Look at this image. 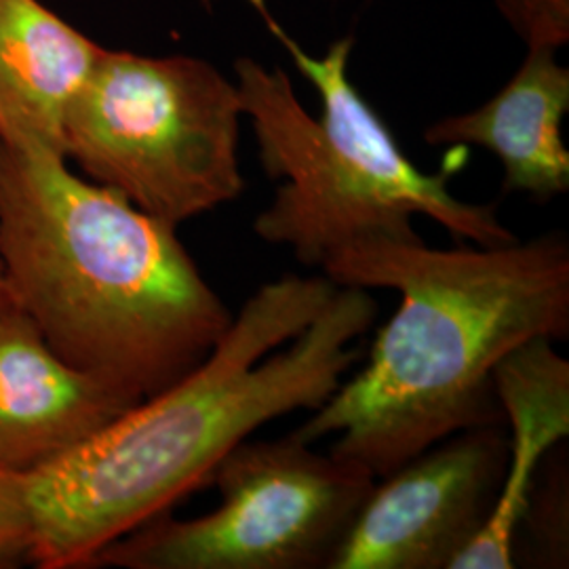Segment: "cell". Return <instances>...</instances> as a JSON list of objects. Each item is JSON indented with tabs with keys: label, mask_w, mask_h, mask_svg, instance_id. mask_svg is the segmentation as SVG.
Instances as JSON below:
<instances>
[{
	"label": "cell",
	"mask_w": 569,
	"mask_h": 569,
	"mask_svg": "<svg viewBox=\"0 0 569 569\" xmlns=\"http://www.w3.org/2000/svg\"><path fill=\"white\" fill-rule=\"evenodd\" d=\"M526 49L559 51L569 42V0H493Z\"/></svg>",
	"instance_id": "obj_12"
},
{
	"label": "cell",
	"mask_w": 569,
	"mask_h": 569,
	"mask_svg": "<svg viewBox=\"0 0 569 569\" xmlns=\"http://www.w3.org/2000/svg\"><path fill=\"white\" fill-rule=\"evenodd\" d=\"M0 260L44 342L140 401L201 366L234 319L176 226L53 150L0 142Z\"/></svg>",
	"instance_id": "obj_3"
},
{
	"label": "cell",
	"mask_w": 569,
	"mask_h": 569,
	"mask_svg": "<svg viewBox=\"0 0 569 569\" xmlns=\"http://www.w3.org/2000/svg\"><path fill=\"white\" fill-rule=\"evenodd\" d=\"M211 481L220 491L211 512H164L106 547L93 568L329 569L376 486L366 467L293 435L247 437Z\"/></svg>",
	"instance_id": "obj_6"
},
{
	"label": "cell",
	"mask_w": 569,
	"mask_h": 569,
	"mask_svg": "<svg viewBox=\"0 0 569 569\" xmlns=\"http://www.w3.org/2000/svg\"><path fill=\"white\" fill-rule=\"evenodd\" d=\"M32 519L26 498V477L0 468V568L30 561Z\"/></svg>",
	"instance_id": "obj_13"
},
{
	"label": "cell",
	"mask_w": 569,
	"mask_h": 569,
	"mask_svg": "<svg viewBox=\"0 0 569 569\" xmlns=\"http://www.w3.org/2000/svg\"><path fill=\"white\" fill-rule=\"evenodd\" d=\"M241 119L237 84L213 63L102 49L68 110L63 157L178 228L243 194Z\"/></svg>",
	"instance_id": "obj_5"
},
{
	"label": "cell",
	"mask_w": 569,
	"mask_h": 569,
	"mask_svg": "<svg viewBox=\"0 0 569 569\" xmlns=\"http://www.w3.org/2000/svg\"><path fill=\"white\" fill-rule=\"evenodd\" d=\"M251 2L321 100V114L310 117L283 68H266L251 58L234 61V84L258 159L266 178L279 182L253 220L258 239L287 247L300 264L317 270L352 244L422 239L416 216L430 218L462 243L498 247L519 239L493 204L451 194L449 182L467 163L465 146H451L435 173L401 150L385 119L350 81L352 37L338 39L323 58L308 56L262 0Z\"/></svg>",
	"instance_id": "obj_4"
},
{
	"label": "cell",
	"mask_w": 569,
	"mask_h": 569,
	"mask_svg": "<svg viewBox=\"0 0 569 569\" xmlns=\"http://www.w3.org/2000/svg\"><path fill=\"white\" fill-rule=\"evenodd\" d=\"M100 53L39 0H0V142L63 154L68 110Z\"/></svg>",
	"instance_id": "obj_11"
},
{
	"label": "cell",
	"mask_w": 569,
	"mask_h": 569,
	"mask_svg": "<svg viewBox=\"0 0 569 569\" xmlns=\"http://www.w3.org/2000/svg\"><path fill=\"white\" fill-rule=\"evenodd\" d=\"M13 305V298H11V291H9V283H7V274H4V266L0 260V312H4L7 308H11Z\"/></svg>",
	"instance_id": "obj_14"
},
{
	"label": "cell",
	"mask_w": 569,
	"mask_h": 569,
	"mask_svg": "<svg viewBox=\"0 0 569 569\" xmlns=\"http://www.w3.org/2000/svg\"><path fill=\"white\" fill-rule=\"evenodd\" d=\"M336 284L392 289L401 305L366 366L296 428L376 479L468 428L502 425L493 369L528 340L569 336V243L563 232L498 247L435 249L422 239L369 241L333 253Z\"/></svg>",
	"instance_id": "obj_2"
},
{
	"label": "cell",
	"mask_w": 569,
	"mask_h": 569,
	"mask_svg": "<svg viewBox=\"0 0 569 569\" xmlns=\"http://www.w3.org/2000/svg\"><path fill=\"white\" fill-rule=\"evenodd\" d=\"M378 312L369 289L323 272L258 287L201 366L26 475L30 561L93 568L106 547L209 483L247 437L323 406L361 359L357 342Z\"/></svg>",
	"instance_id": "obj_1"
},
{
	"label": "cell",
	"mask_w": 569,
	"mask_h": 569,
	"mask_svg": "<svg viewBox=\"0 0 569 569\" xmlns=\"http://www.w3.org/2000/svg\"><path fill=\"white\" fill-rule=\"evenodd\" d=\"M493 392L510 425L507 470L486 526L451 569L517 566V533L531 510L536 472L569 435V361L547 336L510 350L493 369Z\"/></svg>",
	"instance_id": "obj_10"
},
{
	"label": "cell",
	"mask_w": 569,
	"mask_h": 569,
	"mask_svg": "<svg viewBox=\"0 0 569 569\" xmlns=\"http://www.w3.org/2000/svg\"><path fill=\"white\" fill-rule=\"evenodd\" d=\"M138 403L63 361L20 308L0 312L2 470L26 477L49 467Z\"/></svg>",
	"instance_id": "obj_8"
},
{
	"label": "cell",
	"mask_w": 569,
	"mask_h": 569,
	"mask_svg": "<svg viewBox=\"0 0 569 569\" xmlns=\"http://www.w3.org/2000/svg\"><path fill=\"white\" fill-rule=\"evenodd\" d=\"M507 470L502 425L468 428L376 479L329 569H451Z\"/></svg>",
	"instance_id": "obj_7"
},
{
	"label": "cell",
	"mask_w": 569,
	"mask_h": 569,
	"mask_svg": "<svg viewBox=\"0 0 569 569\" xmlns=\"http://www.w3.org/2000/svg\"><path fill=\"white\" fill-rule=\"evenodd\" d=\"M569 110V70L552 49H528L509 82L488 102L430 122V146H479L502 164L505 194L549 203L569 190V150L561 124Z\"/></svg>",
	"instance_id": "obj_9"
}]
</instances>
